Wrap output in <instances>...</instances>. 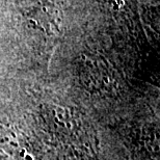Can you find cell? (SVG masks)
I'll use <instances>...</instances> for the list:
<instances>
[{
  "label": "cell",
  "mask_w": 160,
  "mask_h": 160,
  "mask_svg": "<svg viewBox=\"0 0 160 160\" xmlns=\"http://www.w3.org/2000/svg\"><path fill=\"white\" fill-rule=\"evenodd\" d=\"M106 1L108 3H110L112 6H116V8H118L123 4V0H106Z\"/></svg>",
  "instance_id": "obj_1"
}]
</instances>
